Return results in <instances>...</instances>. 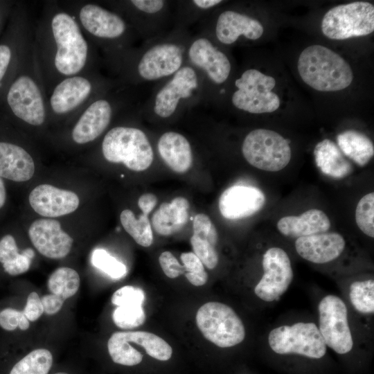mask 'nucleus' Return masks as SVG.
<instances>
[{
    "mask_svg": "<svg viewBox=\"0 0 374 374\" xmlns=\"http://www.w3.org/2000/svg\"><path fill=\"white\" fill-rule=\"evenodd\" d=\"M102 152L111 163H123L128 169L140 172L153 161V150L145 134L140 129L116 126L107 132Z\"/></svg>",
    "mask_w": 374,
    "mask_h": 374,
    "instance_id": "20e7f679",
    "label": "nucleus"
},
{
    "mask_svg": "<svg viewBox=\"0 0 374 374\" xmlns=\"http://www.w3.org/2000/svg\"><path fill=\"white\" fill-rule=\"evenodd\" d=\"M330 226L331 222L327 215L316 208L308 210L299 216H284L276 224L282 235L292 238L325 233Z\"/></svg>",
    "mask_w": 374,
    "mask_h": 374,
    "instance_id": "b1692460",
    "label": "nucleus"
},
{
    "mask_svg": "<svg viewBox=\"0 0 374 374\" xmlns=\"http://www.w3.org/2000/svg\"><path fill=\"white\" fill-rule=\"evenodd\" d=\"M130 3L137 10L149 14L159 12L165 5L162 0H132Z\"/></svg>",
    "mask_w": 374,
    "mask_h": 374,
    "instance_id": "09e8293b",
    "label": "nucleus"
},
{
    "mask_svg": "<svg viewBox=\"0 0 374 374\" xmlns=\"http://www.w3.org/2000/svg\"><path fill=\"white\" fill-rule=\"evenodd\" d=\"M301 79L319 91H336L346 89L353 80L349 64L339 55L321 45L305 48L298 60Z\"/></svg>",
    "mask_w": 374,
    "mask_h": 374,
    "instance_id": "f03ea898",
    "label": "nucleus"
},
{
    "mask_svg": "<svg viewBox=\"0 0 374 374\" xmlns=\"http://www.w3.org/2000/svg\"><path fill=\"white\" fill-rule=\"evenodd\" d=\"M316 164L325 175L336 179H343L353 170L339 147L331 140L319 142L314 150Z\"/></svg>",
    "mask_w": 374,
    "mask_h": 374,
    "instance_id": "bb28decb",
    "label": "nucleus"
},
{
    "mask_svg": "<svg viewBox=\"0 0 374 374\" xmlns=\"http://www.w3.org/2000/svg\"><path fill=\"white\" fill-rule=\"evenodd\" d=\"M159 262L163 273L170 278H175L185 273L184 266L170 251H166L161 253Z\"/></svg>",
    "mask_w": 374,
    "mask_h": 374,
    "instance_id": "c03bdc74",
    "label": "nucleus"
},
{
    "mask_svg": "<svg viewBox=\"0 0 374 374\" xmlns=\"http://www.w3.org/2000/svg\"><path fill=\"white\" fill-rule=\"evenodd\" d=\"M112 109L110 102L106 98L93 100L83 109L73 127V141L83 145L99 137L110 123Z\"/></svg>",
    "mask_w": 374,
    "mask_h": 374,
    "instance_id": "6ab92c4d",
    "label": "nucleus"
},
{
    "mask_svg": "<svg viewBox=\"0 0 374 374\" xmlns=\"http://www.w3.org/2000/svg\"><path fill=\"white\" fill-rule=\"evenodd\" d=\"M189 202L183 197L162 203L152 216V225L161 235L168 236L181 230L188 220Z\"/></svg>",
    "mask_w": 374,
    "mask_h": 374,
    "instance_id": "a878e982",
    "label": "nucleus"
},
{
    "mask_svg": "<svg viewBox=\"0 0 374 374\" xmlns=\"http://www.w3.org/2000/svg\"><path fill=\"white\" fill-rule=\"evenodd\" d=\"M262 24L253 18L233 10L222 12L217 19L215 35L222 44H231L240 36L255 40L263 34Z\"/></svg>",
    "mask_w": 374,
    "mask_h": 374,
    "instance_id": "4be33fe9",
    "label": "nucleus"
},
{
    "mask_svg": "<svg viewBox=\"0 0 374 374\" xmlns=\"http://www.w3.org/2000/svg\"><path fill=\"white\" fill-rule=\"evenodd\" d=\"M12 114L31 126H42L48 114L45 85L38 65L35 49L28 71L19 75L6 96Z\"/></svg>",
    "mask_w": 374,
    "mask_h": 374,
    "instance_id": "7ed1b4c3",
    "label": "nucleus"
},
{
    "mask_svg": "<svg viewBox=\"0 0 374 374\" xmlns=\"http://www.w3.org/2000/svg\"><path fill=\"white\" fill-rule=\"evenodd\" d=\"M35 163L22 147L0 141V177L14 181H26L35 172Z\"/></svg>",
    "mask_w": 374,
    "mask_h": 374,
    "instance_id": "5701e85b",
    "label": "nucleus"
},
{
    "mask_svg": "<svg viewBox=\"0 0 374 374\" xmlns=\"http://www.w3.org/2000/svg\"><path fill=\"white\" fill-rule=\"evenodd\" d=\"M346 242L338 233L325 232L296 238L295 249L303 259L316 264L329 262L344 250Z\"/></svg>",
    "mask_w": 374,
    "mask_h": 374,
    "instance_id": "aec40b11",
    "label": "nucleus"
},
{
    "mask_svg": "<svg viewBox=\"0 0 374 374\" xmlns=\"http://www.w3.org/2000/svg\"><path fill=\"white\" fill-rule=\"evenodd\" d=\"M237 90L231 101L238 108L251 114L270 113L277 110L280 102L272 91L275 79L254 69L246 70L235 82Z\"/></svg>",
    "mask_w": 374,
    "mask_h": 374,
    "instance_id": "1a4fd4ad",
    "label": "nucleus"
},
{
    "mask_svg": "<svg viewBox=\"0 0 374 374\" xmlns=\"http://www.w3.org/2000/svg\"><path fill=\"white\" fill-rule=\"evenodd\" d=\"M321 30L332 39L368 35L374 30V6L356 1L333 7L323 16Z\"/></svg>",
    "mask_w": 374,
    "mask_h": 374,
    "instance_id": "0eeeda50",
    "label": "nucleus"
},
{
    "mask_svg": "<svg viewBox=\"0 0 374 374\" xmlns=\"http://www.w3.org/2000/svg\"><path fill=\"white\" fill-rule=\"evenodd\" d=\"M28 199L33 209L46 217H57L73 213L80 204L79 197L74 192L50 184H41L34 188Z\"/></svg>",
    "mask_w": 374,
    "mask_h": 374,
    "instance_id": "a211bd4d",
    "label": "nucleus"
},
{
    "mask_svg": "<svg viewBox=\"0 0 374 374\" xmlns=\"http://www.w3.org/2000/svg\"><path fill=\"white\" fill-rule=\"evenodd\" d=\"M157 148L165 163L174 172L184 173L193 163L190 144L182 134L167 132L159 139Z\"/></svg>",
    "mask_w": 374,
    "mask_h": 374,
    "instance_id": "393cba45",
    "label": "nucleus"
},
{
    "mask_svg": "<svg viewBox=\"0 0 374 374\" xmlns=\"http://www.w3.org/2000/svg\"><path fill=\"white\" fill-rule=\"evenodd\" d=\"M188 280L195 286L206 284L208 274L204 265L193 252L182 253L180 256Z\"/></svg>",
    "mask_w": 374,
    "mask_h": 374,
    "instance_id": "4c0bfd02",
    "label": "nucleus"
},
{
    "mask_svg": "<svg viewBox=\"0 0 374 374\" xmlns=\"http://www.w3.org/2000/svg\"><path fill=\"white\" fill-rule=\"evenodd\" d=\"M20 255L12 235H6L0 240V262L3 267L16 261Z\"/></svg>",
    "mask_w": 374,
    "mask_h": 374,
    "instance_id": "37998d69",
    "label": "nucleus"
},
{
    "mask_svg": "<svg viewBox=\"0 0 374 374\" xmlns=\"http://www.w3.org/2000/svg\"><path fill=\"white\" fill-rule=\"evenodd\" d=\"M12 58V52L10 47L6 44H0V87L8 72Z\"/></svg>",
    "mask_w": 374,
    "mask_h": 374,
    "instance_id": "8fccbe9b",
    "label": "nucleus"
},
{
    "mask_svg": "<svg viewBox=\"0 0 374 374\" xmlns=\"http://www.w3.org/2000/svg\"><path fill=\"white\" fill-rule=\"evenodd\" d=\"M75 19L82 32L97 40H116L127 30V24L120 15L92 3L80 6Z\"/></svg>",
    "mask_w": 374,
    "mask_h": 374,
    "instance_id": "ddd939ff",
    "label": "nucleus"
},
{
    "mask_svg": "<svg viewBox=\"0 0 374 374\" xmlns=\"http://www.w3.org/2000/svg\"><path fill=\"white\" fill-rule=\"evenodd\" d=\"M198 78L190 66L180 68L157 93L154 112L161 118H168L175 112L180 100L189 98L197 88Z\"/></svg>",
    "mask_w": 374,
    "mask_h": 374,
    "instance_id": "dca6fc26",
    "label": "nucleus"
},
{
    "mask_svg": "<svg viewBox=\"0 0 374 374\" xmlns=\"http://www.w3.org/2000/svg\"><path fill=\"white\" fill-rule=\"evenodd\" d=\"M94 83L87 73L70 76L57 82L49 96L48 110L65 116L84 109L92 100Z\"/></svg>",
    "mask_w": 374,
    "mask_h": 374,
    "instance_id": "f8f14e48",
    "label": "nucleus"
},
{
    "mask_svg": "<svg viewBox=\"0 0 374 374\" xmlns=\"http://www.w3.org/2000/svg\"><path fill=\"white\" fill-rule=\"evenodd\" d=\"M145 294L143 291L131 285L123 286L117 290L112 295V303L118 306L123 303H140L143 304Z\"/></svg>",
    "mask_w": 374,
    "mask_h": 374,
    "instance_id": "79ce46f5",
    "label": "nucleus"
},
{
    "mask_svg": "<svg viewBox=\"0 0 374 374\" xmlns=\"http://www.w3.org/2000/svg\"><path fill=\"white\" fill-rule=\"evenodd\" d=\"M34 256V251L30 248H28L21 251L20 257L16 261L3 267V269L6 272L12 276L25 273L29 269L31 260Z\"/></svg>",
    "mask_w": 374,
    "mask_h": 374,
    "instance_id": "a18cd8bd",
    "label": "nucleus"
},
{
    "mask_svg": "<svg viewBox=\"0 0 374 374\" xmlns=\"http://www.w3.org/2000/svg\"><path fill=\"white\" fill-rule=\"evenodd\" d=\"M44 312L48 315L57 313L62 308L64 300L53 294H45L40 298Z\"/></svg>",
    "mask_w": 374,
    "mask_h": 374,
    "instance_id": "de8ad7c7",
    "label": "nucleus"
},
{
    "mask_svg": "<svg viewBox=\"0 0 374 374\" xmlns=\"http://www.w3.org/2000/svg\"><path fill=\"white\" fill-rule=\"evenodd\" d=\"M112 319L116 326L121 329H132L143 325L145 314L143 304L123 303L116 307L112 314Z\"/></svg>",
    "mask_w": 374,
    "mask_h": 374,
    "instance_id": "f704fd0d",
    "label": "nucleus"
},
{
    "mask_svg": "<svg viewBox=\"0 0 374 374\" xmlns=\"http://www.w3.org/2000/svg\"><path fill=\"white\" fill-rule=\"evenodd\" d=\"M55 374H68V373H64V372H59V373H56Z\"/></svg>",
    "mask_w": 374,
    "mask_h": 374,
    "instance_id": "5fc2aeb1",
    "label": "nucleus"
},
{
    "mask_svg": "<svg viewBox=\"0 0 374 374\" xmlns=\"http://www.w3.org/2000/svg\"><path fill=\"white\" fill-rule=\"evenodd\" d=\"M157 203V197L152 193H145L138 200V206L142 213L149 215Z\"/></svg>",
    "mask_w": 374,
    "mask_h": 374,
    "instance_id": "3c124183",
    "label": "nucleus"
},
{
    "mask_svg": "<svg viewBox=\"0 0 374 374\" xmlns=\"http://www.w3.org/2000/svg\"><path fill=\"white\" fill-rule=\"evenodd\" d=\"M28 235L35 249L44 256L60 259L71 251L73 240L61 228L60 223L53 219H38L28 229Z\"/></svg>",
    "mask_w": 374,
    "mask_h": 374,
    "instance_id": "2eb2a0df",
    "label": "nucleus"
},
{
    "mask_svg": "<svg viewBox=\"0 0 374 374\" xmlns=\"http://www.w3.org/2000/svg\"><path fill=\"white\" fill-rule=\"evenodd\" d=\"M80 282L79 274L75 269L62 267L51 274L47 286L51 294L57 295L65 301L75 294L79 289Z\"/></svg>",
    "mask_w": 374,
    "mask_h": 374,
    "instance_id": "7c9ffc66",
    "label": "nucleus"
},
{
    "mask_svg": "<svg viewBox=\"0 0 374 374\" xmlns=\"http://www.w3.org/2000/svg\"><path fill=\"white\" fill-rule=\"evenodd\" d=\"M0 326L8 331L14 330L17 328L26 330L29 328L30 323L23 311L9 308L0 312Z\"/></svg>",
    "mask_w": 374,
    "mask_h": 374,
    "instance_id": "a19ab883",
    "label": "nucleus"
},
{
    "mask_svg": "<svg viewBox=\"0 0 374 374\" xmlns=\"http://www.w3.org/2000/svg\"><path fill=\"white\" fill-rule=\"evenodd\" d=\"M196 323L204 337L220 348L236 346L245 337L242 320L231 307L222 303L202 305L197 312Z\"/></svg>",
    "mask_w": 374,
    "mask_h": 374,
    "instance_id": "39448f33",
    "label": "nucleus"
},
{
    "mask_svg": "<svg viewBox=\"0 0 374 374\" xmlns=\"http://www.w3.org/2000/svg\"><path fill=\"white\" fill-rule=\"evenodd\" d=\"M128 341L141 346L152 358L167 361L172 357V347L161 337L145 331L121 332Z\"/></svg>",
    "mask_w": 374,
    "mask_h": 374,
    "instance_id": "c85d7f7f",
    "label": "nucleus"
},
{
    "mask_svg": "<svg viewBox=\"0 0 374 374\" xmlns=\"http://www.w3.org/2000/svg\"><path fill=\"white\" fill-rule=\"evenodd\" d=\"M191 62L202 69L216 84L224 82L229 76L231 65L226 55L205 37L195 39L188 49Z\"/></svg>",
    "mask_w": 374,
    "mask_h": 374,
    "instance_id": "412c9836",
    "label": "nucleus"
},
{
    "mask_svg": "<svg viewBox=\"0 0 374 374\" xmlns=\"http://www.w3.org/2000/svg\"><path fill=\"white\" fill-rule=\"evenodd\" d=\"M264 274L255 286L254 293L265 302L278 299L289 288L294 272L287 253L280 247L268 249L262 256Z\"/></svg>",
    "mask_w": 374,
    "mask_h": 374,
    "instance_id": "9b49d317",
    "label": "nucleus"
},
{
    "mask_svg": "<svg viewBox=\"0 0 374 374\" xmlns=\"http://www.w3.org/2000/svg\"><path fill=\"white\" fill-rule=\"evenodd\" d=\"M349 299L353 308L362 314L374 312V280L368 279L350 284Z\"/></svg>",
    "mask_w": 374,
    "mask_h": 374,
    "instance_id": "72a5a7b5",
    "label": "nucleus"
},
{
    "mask_svg": "<svg viewBox=\"0 0 374 374\" xmlns=\"http://www.w3.org/2000/svg\"><path fill=\"white\" fill-rule=\"evenodd\" d=\"M107 348L113 362L118 364L135 366L143 359L142 353L132 347L121 332L112 335L107 342Z\"/></svg>",
    "mask_w": 374,
    "mask_h": 374,
    "instance_id": "473e14b6",
    "label": "nucleus"
},
{
    "mask_svg": "<svg viewBox=\"0 0 374 374\" xmlns=\"http://www.w3.org/2000/svg\"><path fill=\"white\" fill-rule=\"evenodd\" d=\"M121 224L125 231L139 245L148 247L153 242V233L148 215L143 213L136 218L130 209L123 210L120 215Z\"/></svg>",
    "mask_w": 374,
    "mask_h": 374,
    "instance_id": "c756f323",
    "label": "nucleus"
},
{
    "mask_svg": "<svg viewBox=\"0 0 374 374\" xmlns=\"http://www.w3.org/2000/svg\"><path fill=\"white\" fill-rule=\"evenodd\" d=\"M242 152L252 166L268 172L285 168L290 161V141L275 131L256 129L244 138Z\"/></svg>",
    "mask_w": 374,
    "mask_h": 374,
    "instance_id": "423d86ee",
    "label": "nucleus"
},
{
    "mask_svg": "<svg viewBox=\"0 0 374 374\" xmlns=\"http://www.w3.org/2000/svg\"><path fill=\"white\" fill-rule=\"evenodd\" d=\"M338 147L341 152L359 166H365L374 155L371 140L355 130H346L337 136Z\"/></svg>",
    "mask_w": 374,
    "mask_h": 374,
    "instance_id": "cd10ccee",
    "label": "nucleus"
},
{
    "mask_svg": "<svg viewBox=\"0 0 374 374\" xmlns=\"http://www.w3.org/2000/svg\"><path fill=\"white\" fill-rule=\"evenodd\" d=\"M183 62V51L175 43L153 46L141 57L137 65L139 76L145 80H156L175 74Z\"/></svg>",
    "mask_w": 374,
    "mask_h": 374,
    "instance_id": "4468645a",
    "label": "nucleus"
},
{
    "mask_svg": "<svg viewBox=\"0 0 374 374\" xmlns=\"http://www.w3.org/2000/svg\"><path fill=\"white\" fill-rule=\"evenodd\" d=\"M319 330L326 346L339 355L349 353L353 339L348 320V310L339 297L329 294L319 303Z\"/></svg>",
    "mask_w": 374,
    "mask_h": 374,
    "instance_id": "9d476101",
    "label": "nucleus"
},
{
    "mask_svg": "<svg viewBox=\"0 0 374 374\" xmlns=\"http://www.w3.org/2000/svg\"><path fill=\"white\" fill-rule=\"evenodd\" d=\"M270 348L278 355H298L321 359L326 353V345L312 322H298L271 330L268 336Z\"/></svg>",
    "mask_w": 374,
    "mask_h": 374,
    "instance_id": "6e6552de",
    "label": "nucleus"
},
{
    "mask_svg": "<svg viewBox=\"0 0 374 374\" xmlns=\"http://www.w3.org/2000/svg\"><path fill=\"white\" fill-rule=\"evenodd\" d=\"M6 199V190L2 179L0 177V208H2Z\"/></svg>",
    "mask_w": 374,
    "mask_h": 374,
    "instance_id": "864d4df0",
    "label": "nucleus"
},
{
    "mask_svg": "<svg viewBox=\"0 0 374 374\" xmlns=\"http://www.w3.org/2000/svg\"><path fill=\"white\" fill-rule=\"evenodd\" d=\"M23 312L30 321H35L42 316L44 308L37 293L33 292L29 294Z\"/></svg>",
    "mask_w": 374,
    "mask_h": 374,
    "instance_id": "49530a36",
    "label": "nucleus"
},
{
    "mask_svg": "<svg viewBox=\"0 0 374 374\" xmlns=\"http://www.w3.org/2000/svg\"><path fill=\"white\" fill-rule=\"evenodd\" d=\"M34 46L45 86L87 73L91 48L75 16L67 11L47 14Z\"/></svg>",
    "mask_w": 374,
    "mask_h": 374,
    "instance_id": "f257e3e1",
    "label": "nucleus"
},
{
    "mask_svg": "<svg viewBox=\"0 0 374 374\" xmlns=\"http://www.w3.org/2000/svg\"><path fill=\"white\" fill-rule=\"evenodd\" d=\"M355 222L366 235L374 238V193L364 195L355 209Z\"/></svg>",
    "mask_w": 374,
    "mask_h": 374,
    "instance_id": "c9c22d12",
    "label": "nucleus"
},
{
    "mask_svg": "<svg viewBox=\"0 0 374 374\" xmlns=\"http://www.w3.org/2000/svg\"><path fill=\"white\" fill-rule=\"evenodd\" d=\"M193 234L199 238L208 240L214 246L218 240L215 226L208 215L204 213L196 215L193 223Z\"/></svg>",
    "mask_w": 374,
    "mask_h": 374,
    "instance_id": "ea45409f",
    "label": "nucleus"
},
{
    "mask_svg": "<svg viewBox=\"0 0 374 374\" xmlns=\"http://www.w3.org/2000/svg\"><path fill=\"white\" fill-rule=\"evenodd\" d=\"M91 261L95 267L100 269L112 278L119 279L127 274L126 266L103 249L93 250Z\"/></svg>",
    "mask_w": 374,
    "mask_h": 374,
    "instance_id": "e433bc0d",
    "label": "nucleus"
},
{
    "mask_svg": "<svg viewBox=\"0 0 374 374\" xmlns=\"http://www.w3.org/2000/svg\"><path fill=\"white\" fill-rule=\"evenodd\" d=\"M190 244L193 253L198 257L208 269H214L218 263V254L215 246L208 240L199 238L193 235L190 238Z\"/></svg>",
    "mask_w": 374,
    "mask_h": 374,
    "instance_id": "58836bf2",
    "label": "nucleus"
},
{
    "mask_svg": "<svg viewBox=\"0 0 374 374\" xmlns=\"http://www.w3.org/2000/svg\"><path fill=\"white\" fill-rule=\"evenodd\" d=\"M265 202V195L260 189L250 186L235 185L222 193L218 206L224 218L239 220L256 214Z\"/></svg>",
    "mask_w": 374,
    "mask_h": 374,
    "instance_id": "f3484780",
    "label": "nucleus"
},
{
    "mask_svg": "<svg viewBox=\"0 0 374 374\" xmlns=\"http://www.w3.org/2000/svg\"><path fill=\"white\" fill-rule=\"evenodd\" d=\"M53 364L51 352L44 348L35 349L19 360L10 374H48Z\"/></svg>",
    "mask_w": 374,
    "mask_h": 374,
    "instance_id": "2f4dec72",
    "label": "nucleus"
},
{
    "mask_svg": "<svg viewBox=\"0 0 374 374\" xmlns=\"http://www.w3.org/2000/svg\"><path fill=\"white\" fill-rule=\"evenodd\" d=\"M222 2L220 0H194L193 3L201 9H208Z\"/></svg>",
    "mask_w": 374,
    "mask_h": 374,
    "instance_id": "603ef678",
    "label": "nucleus"
}]
</instances>
